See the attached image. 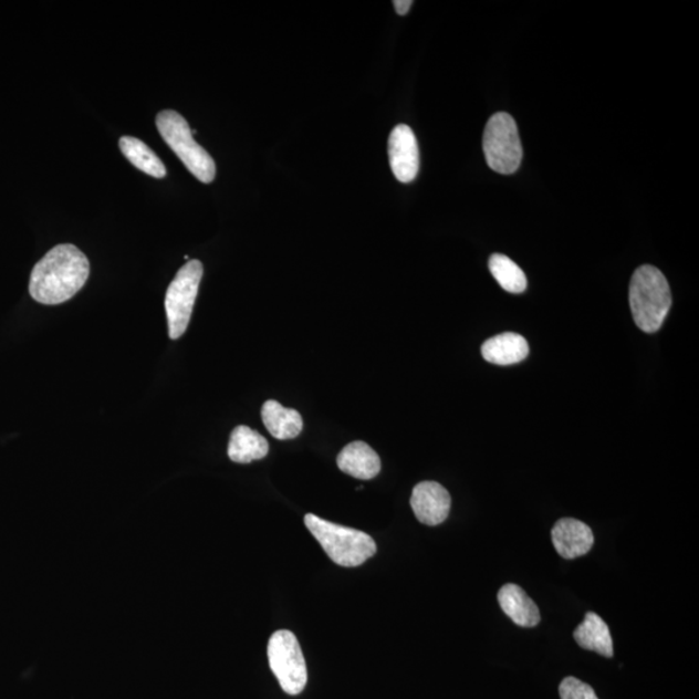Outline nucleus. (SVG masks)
I'll use <instances>...</instances> for the list:
<instances>
[{"label":"nucleus","mask_w":699,"mask_h":699,"mask_svg":"<svg viewBox=\"0 0 699 699\" xmlns=\"http://www.w3.org/2000/svg\"><path fill=\"white\" fill-rule=\"evenodd\" d=\"M486 161L493 171L513 174L520 169L523 150L519 127L511 114H493L486 125L483 134Z\"/></svg>","instance_id":"39448f33"},{"label":"nucleus","mask_w":699,"mask_h":699,"mask_svg":"<svg viewBox=\"0 0 699 699\" xmlns=\"http://www.w3.org/2000/svg\"><path fill=\"white\" fill-rule=\"evenodd\" d=\"M484 361L498 366H511L528 358V341L521 334L503 333L484 342L481 348Z\"/></svg>","instance_id":"ddd939ff"},{"label":"nucleus","mask_w":699,"mask_h":699,"mask_svg":"<svg viewBox=\"0 0 699 699\" xmlns=\"http://www.w3.org/2000/svg\"><path fill=\"white\" fill-rule=\"evenodd\" d=\"M498 602L501 609H503L515 625L531 628L541 623V612H539V607L533 599L528 596L526 592L520 586H517V584H505V586L499 591Z\"/></svg>","instance_id":"f8f14e48"},{"label":"nucleus","mask_w":699,"mask_h":699,"mask_svg":"<svg viewBox=\"0 0 699 699\" xmlns=\"http://www.w3.org/2000/svg\"><path fill=\"white\" fill-rule=\"evenodd\" d=\"M337 466L342 472L358 478V480H372L382 470V460L367 444L353 442L342 450L337 458Z\"/></svg>","instance_id":"9b49d317"},{"label":"nucleus","mask_w":699,"mask_h":699,"mask_svg":"<svg viewBox=\"0 0 699 699\" xmlns=\"http://www.w3.org/2000/svg\"><path fill=\"white\" fill-rule=\"evenodd\" d=\"M88 275L90 262L77 247L58 246L34 265L29 292L43 305H60L81 291Z\"/></svg>","instance_id":"f257e3e1"},{"label":"nucleus","mask_w":699,"mask_h":699,"mask_svg":"<svg viewBox=\"0 0 699 699\" xmlns=\"http://www.w3.org/2000/svg\"><path fill=\"white\" fill-rule=\"evenodd\" d=\"M574 638L581 648L613 658V638L609 626L596 613H587L582 625L575 629Z\"/></svg>","instance_id":"2eb2a0df"},{"label":"nucleus","mask_w":699,"mask_h":699,"mask_svg":"<svg viewBox=\"0 0 699 699\" xmlns=\"http://www.w3.org/2000/svg\"><path fill=\"white\" fill-rule=\"evenodd\" d=\"M119 148L136 169L157 179L166 177V167L161 158H159L146 143L133 138V136H123V138L119 139Z\"/></svg>","instance_id":"f3484780"},{"label":"nucleus","mask_w":699,"mask_h":699,"mask_svg":"<svg viewBox=\"0 0 699 699\" xmlns=\"http://www.w3.org/2000/svg\"><path fill=\"white\" fill-rule=\"evenodd\" d=\"M389 159L392 171L401 184H411L416 179L420 169V152L411 127H394L389 136Z\"/></svg>","instance_id":"6e6552de"},{"label":"nucleus","mask_w":699,"mask_h":699,"mask_svg":"<svg viewBox=\"0 0 699 699\" xmlns=\"http://www.w3.org/2000/svg\"><path fill=\"white\" fill-rule=\"evenodd\" d=\"M552 543L562 559L574 560L587 554L595 543L588 524L574 519H562L554 524Z\"/></svg>","instance_id":"9d476101"},{"label":"nucleus","mask_w":699,"mask_h":699,"mask_svg":"<svg viewBox=\"0 0 699 699\" xmlns=\"http://www.w3.org/2000/svg\"><path fill=\"white\" fill-rule=\"evenodd\" d=\"M492 277L504 291L521 294L526 291L528 279L520 265L504 254H492L489 261Z\"/></svg>","instance_id":"a211bd4d"},{"label":"nucleus","mask_w":699,"mask_h":699,"mask_svg":"<svg viewBox=\"0 0 699 699\" xmlns=\"http://www.w3.org/2000/svg\"><path fill=\"white\" fill-rule=\"evenodd\" d=\"M305 524L334 564L344 567L361 566L376 554L374 539L363 531L340 526L315 514H306Z\"/></svg>","instance_id":"7ed1b4c3"},{"label":"nucleus","mask_w":699,"mask_h":699,"mask_svg":"<svg viewBox=\"0 0 699 699\" xmlns=\"http://www.w3.org/2000/svg\"><path fill=\"white\" fill-rule=\"evenodd\" d=\"M202 273L204 268L200 261H188L167 288L165 310L171 340L180 338L188 328Z\"/></svg>","instance_id":"423d86ee"},{"label":"nucleus","mask_w":699,"mask_h":699,"mask_svg":"<svg viewBox=\"0 0 699 699\" xmlns=\"http://www.w3.org/2000/svg\"><path fill=\"white\" fill-rule=\"evenodd\" d=\"M156 125L159 135L185 164L189 173L202 184L208 185L216 179L215 159L195 140L191 127L181 114L175 111L158 113Z\"/></svg>","instance_id":"20e7f679"},{"label":"nucleus","mask_w":699,"mask_h":699,"mask_svg":"<svg viewBox=\"0 0 699 699\" xmlns=\"http://www.w3.org/2000/svg\"><path fill=\"white\" fill-rule=\"evenodd\" d=\"M262 420L270 435L279 440L298 438L303 429L302 416L293 408H285L277 400H268L262 407Z\"/></svg>","instance_id":"4468645a"},{"label":"nucleus","mask_w":699,"mask_h":699,"mask_svg":"<svg viewBox=\"0 0 699 699\" xmlns=\"http://www.w3.org/2000/svg\"><path fill=\"white\" fill-rule=\"evenodd\" d=\"M671 305L670 285L664 273L649 264L638 268L629 285L630 313L638 328L645 333L657 332Z\"/></svg>","instance_id":"f03ea898"},{"label":"nucleus","mask_w":699,"mask_h":699,"mask_svg":"<svg viewBox=\"0 0 699 699\" xmlns=\"http://www.w3.org/2000/svg\"><path fill=\"white\" fill-rule=\"evenodd\" d=\"M268 655L281 689L291 696L302 693L307 684V667L298 637L291 630H277L270 638Z\"/></svg>","instance_id":"0eeeda50"},{"label":"nucleus","mask_w":699,"mask_h":699,"mask_svg":"<svg viewBox=\"0 0 699 699\" xmlns=\"http://www.w3.org/2000/svg\"><path fill=\"white\" fill-rule=\"evenodd\" d=\"M411 507L417 520L428 526H438L447 520L451 511V497L442 484L421 482L415 486Z\"/></svg>","instance_id":"1a4fd4ad"},{"label":"nucleus","mask_w":699,"mask_h":699,"mask_svg":"<svg viewBox=\"0 0 699 699\" xmlns=\"http://www.w3.org/2000/svg\"><path fill=\"white\" fill-rule=\"evenodd\" d=\"M561 699H598L594 688L575 678H566L560 684Z\"/></svg>","instance_id":"6ab92c4d"},{"label":"nucleus","mask_w":699,"mask_h":699,"mask_svg":"<svg viewBox=\"0 0 699 699\" xmlns=\"http://www.w3.org/2000/svg\"><path fill=\"white\" fill-rule=\"evenodd\" d=\"M268 439L260 432L240 425L234 428L228 444V458L238 463H250L269 455Z\"/></svg>","instance_id":"dca6fc26"},{"label":"nucleus","mask_w":699,"mask_h":699,"mask_svg":"<svg viewBox=\"0 0 699 699\" xmlns=\"http://www.w3.org/2000/svg\"><path fill=\"white\" fill-rule=\"evenodd\" d=\"M393 4L395 11H397L400 17H405V14H407L408 11L411 10L414 2H411V0H395Z\"/></svg>","instance_id":"aec40b11"}]
</instances>
